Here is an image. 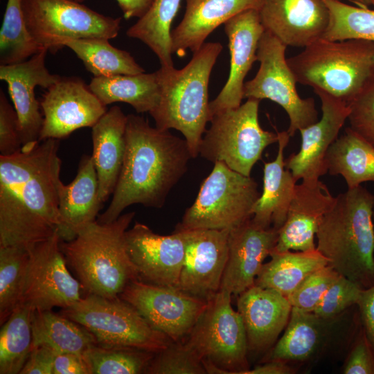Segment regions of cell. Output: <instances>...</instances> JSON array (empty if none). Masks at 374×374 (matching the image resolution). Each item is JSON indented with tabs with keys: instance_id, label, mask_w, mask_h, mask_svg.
Wrapping results in <instances>:
<instances>
[{
	"instance_id": "5b68a950",
	"label": "cell",
	"mask_w": 374,
	"mask_h": 374,
	"mask_svg": "<svg viewBox=\"0 0 374 374\" xmlns=\"http://www.w3.org/2000/svg\"><path fill=\"white\" fill-rule=\"evenodd\" d=\"M134 215V212H129L110 223L93 222L73 240H61L66 263L87 294L116 298L130 283L141 280L125 240L126 231Z\"/></svg>"
},
{
	"instance_id": "ba28073f",
	"label": "cell",
	"mask_w": 374,
	"mask_h": 374,
	"mask_svg": "<svg viewBox=\"0 0 374 374\" xmlns=\"http://www.w3.org/2000/svg\"><path fill=\"white\" fill-rule=\"evenodd\" d=\"M231 294L220 289L184 341L202 359L207 373L244 374L249 369L244 326L231 305Z\"/></svg>"
},
{
	"instance_id": "d590c367",
	"label": "cell",
	"mask_w": 374,
	"mask_h": 374,
	"mask_svg": "<svg viewBox=\"0 0 374 374\" xmlns=\"http://www.w3.org/2000/svg\"><path fill=\"white\" fill-rule=\"evenodd\" d=\"M33 310L19 304L0 331V373H20L33 346Z\"/></svg>"
},
{
	"instance_id": "7a4b0ae2",
	"label": "cell",
	"mask_w": 374,
	"mask_h": 374,
	"mask_svg": "<svg viewBox=\"0 0 374 374\" xmlns=\"http://www.w3.org/2000/svg\"><path fill=\"white\" fill-rule=\"evenodd\" d=\"M125 152L107 209L97 222L110 223L133 204L161 208L193 158L185 139L152 127L143 116L127 115Z\"/></svg>"
},
{
	"instance_id": "3957f363",
	"label": "cell",
	"mask_w": 374,
	"mask_h": 374,
	"mask_svg": "<svg viewBox=\"0 0 374 374\" xmlns=\"http://www.w3.org/2000/svg\"><path fill=\"white\" fill-rule=\"evenodd\" d=\"M374 194L362 185L335 197L318 227L317 249L339 274L366 289L374 284Z\"/></svg>"
},
{
	"instance_id": "603a6c76",
	"label": "cell",
	"mask_w": 374,
	"mask_h": 374,
	"mask_svg": "<svg viewBox=\"0 0 374 374\" xmlns=\"http://www.w3.org/2000/svg\"><path fill=\"white\" fill-rule=\"evenodd\" d=\"M335 200V197L319 179L302 180L296 184L273 250L282 252L315 249L318 227Z\"/></svg>"
},
{
	"instance_id": "60d3db41",
	"label": "cell",
	"mask_w": 374,
	"mask_h": 374,
	"mask_svg": "<svg viewBox=\"0 0 374 374\" xmlns=\"http://www.w3.org/2000/svg\"><path fill=\"white\" fill-rule=\"evenodd\" d=\"M146 373L206 374L201 357L185 341L172 342L157 352Z\"/></svg>"
},
{
	"instance_id": "f6af8a7d",
	"label": "cell",
	"mask_w": 374,
	"mask_h": 374,
	"mask_svg": "<svg viewBox=\"0 0 374 374\" xmlns=\"http://www.w3.org/2000/svg\"><path fill=\"white\" fill-rule=\"evenodd\" d=\"M22 148L18 116L4 92L0 91V156L11 155Z\"/></svg>"
},
{
	"instance_id": "b9f144b4",
	"label": "cell",
	"mask_w": 374,
	"mask_h": 374,
	"mask_svg": "<svg viewBox=\"0 0 374 374\" xmlns=\"http://www.w3.org/2000/svg\"><path fill=\"white\" fill-rule=\"evenodd\" d=\"M339 275L328 265L309 275L287 298L292 308L313 312Z\"/></svg>"
},
{
	"instance_id": "8992f818",
	"label": "cell",
	"mask_w": 374,
	"mask_h": 374,
	"mask_svg": "<svg viewBox=\"0 0 374 374\" xmlns=\"http://www.w3.org/2000/svg\"><path fill=\"white\" fill-rule=\"evenodd\" d=\"M287 61L298 83L348 104L374 75V43L319 38Z\"/></svg>"
},
{
	"instance_id": "7bdbcfd3",
	"label": "cell",
	"mask_w": 374,
	"mask_h": 374,
	"mask_svg": "<svg viewBox=\"0 0 374 374\" xmlns=\"http://www.w3.org/2000/svg\"><path fill=\"white\" fill-rule=\"evenodd\" d=\"M362 290L357 283L339 275L313 312L322 319L331 320L348 308L357 304Z\"/></svg>"
},
{
	"instance_id": "8fae6325",
	"label": "cell",
	"mask_w": 374,
	"mask_h": 374,
	"mask_svg": "<svg viewBox=\"0 0 374 374\" xmlns=\"http://www.w3.org/2000/svg\"><path fill=\"white\" fill-rule=\"evenodd\" d=\"M23 15L33 38L43 49L55 52L66 39H113L121 18L97 12L73 0H21Z\"/></svg>"
},
{
	"instance_id": "9f6ffc18",
	"label": "cell",
	"mask_w": 374,
	"mask_h": 374,
	"mask_svg": "<svg viewBox=\"0 0 374 374\" xmlns=\"http://www.w3.org/2000/svg\"><path fill=\"white\" fill-rule=\"evenodd\" d=\"M373 224H374V208H373Z\"/></svg>"
},
{
	"instance_id": "5bb4252c",
	"label": "cell",
	"mask_w": 374,
	"mask_h": 374,
	"mask_svg": "<svg viewBox=\"0 0 374 374\" xmlns=\"http://www.w3.org/2000/svg\"><path fill=\"white\" fill-rule=\"evenodd\" d=\"M119 297L175 342L186 339L207 304V300L175 286L158 285L141 280L130 283Z\"/></svg>"
},
{
	"instance_id": "f35d334b",
	"label": "cell",
	"mask_w": 374,
	"mask_h": 374,
	"mask_svg": "<svg viewBox=\"0 0 374 374\" xmlns=\"http://www.w3.org/2000/svg\"><path fill=\"white\" fill-rule=\"evenodd\" d=\"M29 256L26 248L0 247L1 325L19 304Z\"/></svg>"
},
{
	"instance_id": "c3c4849f",
	"label": "cell",
	"mask_w": 374,
	"mask_h": 374,
	"mask_svg": "<svg viewBox=\"0 0 374 374\" xmlns=\"http://www.w3.org/2000/svg\"><path fill=\"white\" fill-rule=\"evenodd\" d=\"M57 353L51 348L40 345L32 348L20 374H53Z\"/></svg>"
},
{
	"instance_id": "f907efd6",
	"label": "cell",
	"mask_w": 374,
	"mask_h": 374,
	"mask_svg": "<svg viewBox=\"0 0 374 374\" xmlns=\"http://www.w3.org/2000/svg\"><path fill=\"white\" fill-rule=\"evenodd\" d=\"M125 19L143 17L150 8L154 0H116Z\"/></svg>"
},
{
	"instance_id": "816d5d0a",
	"label": "cell",
	"mask_w": 374,
	"mask_h": 374,
	"mask_svg": "<svg viewBox=\"0 0 374 374\" xmlns=\"http://www.w3.org/2000/svg\"><path fill=\"white\" fill-rule=\"evenodd\" d=\"M294 370L287 362L280 360H269L263 364L249 369L244 374H292Z\"/></svg>"
},
{
	"instance_id": "52a82bcc",
	"label": "cell",
	"mask_w": 374,
	"mask_h": 374,
	"mask_svg": "<svg viewBox=\"0 0 374 374\" xmlns=\"http://www.w3.org/2000/svg\"><path fill=\"white\" fill-rule=\"evenodd\" d=\"M60 314L80 324L104 348H133L157 353L174 342L154 328L132 305L121 299L82 296Z\"/></svg>"
},
{
	"instance_id": "ee69618b",
	"label": "cell",
	"mask_w": 374,
	"mask_h": 374,
	"mask_svg": "<svg viewBox=\"0 0 374 374\" xmlns=\"http://www.w3.org/2000/svg\"><path fill=\"white\" fill-rule=\"evenodd\" d=\"M348 105L349 127L374 145V75Z\"/></svg>"
},
{
	"instance_id": "e575fe53",
	"label": "cell",
	"mask_w": 374,
	"mask_h": 374,
	"mask_svg": "<svg viewBox=\"0 0 374 374\" xmlns=\"http://www.w3.org/2000/svg\"><path fill=\"white\" fill-rule=\"evenodd\" d=\"M181 0H154L149 10L130 27L126 34L147 45L161 66H172L171 25Z\"/></svg>"
},
{
	"instance_id": "2e32d148",
	"label": "cell",
	"mask_w": 374,
	"mask_h": 374,
	"mask_svg": "<svg viewBox=\"0 0 374 374\" xmlns=\"http://www.w3.org/2000/svg\"><path fill=\"white\" fill-rule=\"evenodd\" d=\"M130 258L141 280L163 286H176L183 265L187 231L171 235L155 233L147 225L136 222L125 233Z\"/></svg>"
},
{
	"instance_id": "d6a6232c",
	"label": "cell",
	"mask_w": 374,
	"mask_h": 374,
	"mask_svg": "<svg viewBox=\"0 0 374 374\" xmlns=\"http://www.w3.org/2000/svg\"><path fill=\"white\" fill-rule=\"evenodd\" d=\"M33 347L44 345L58 353H84L98 345L95 337L80 324L51 310L34 311Z\"/></svg>"
},
{
	"instance_id": "e0dca14e",
	"label": "cell",
	"mask_w": 374,
	"mask_h": 374,
	"mask_svg": "<svg viewBox=\"0 0 374 374\" xmlns=\"http://www.w3.org/2000/svg\"><path fill=\"white\" fill-rule=\"evenodd\" d=\"M229 230L187 231L183 265L176 287L208 300L217 292L228 259Z\"/></svg>"
},
{
	"instance_id": "7402d4cb",
	"label": "cell",
	"mask_w": 374,
	"mask_h": 374,
	"mask_svg": "<svg viewBox=\"0 0 374 374\" xmlns=\"http://www.w3.org/2000/svg\"><path fill=\"white\" fill-rule=\"evenodd\" d=\"M278 230L265 229L251 218L229 231L228 259L220 289L238 296L255 284L264 260L278 240Z\"/></svg>"
},
{
	"instance_id": "bcb514c9",
	"label": "cell",
	"mask_w": 374,
	"mask_h": 374,
	"mask_svg": "<svg viewBox=\"0 0 374 374\" xmlns=\"http://www.w3.org/2000/svg\"><path fill=\"white\" fill-rule=\"evenodd\" d=\"M374 353L366 335L360 337L345 362V374H374Z\"/></svg>"
},
{
	"instance_id": "cb8c5ba5",
	"label": "cell",
	"mask_w": 374,
	"mask_h": 374,
	"mask_svg": "<svg viewBox=\"0 0 374 374\" xmlns=\"http://www.w3.org/2000/svg\"><path fill=\"white\" fill-rule=\"evenodd\" d=\"M237 308L249 350L260 352L277 341L288 323L292 306L280 292L253 285L238 295Z\"/></svg>"
},
{
	"instance_id": "484cf974",
	"label": "cell",
	"mask_w": 374,
	"mask_h": 374,
	"mask_svg": "<svg viewBox=\"0 0 374 374\" xmlns=\"http://www.w3.org/2000/svg\"><path fill=\"white\" fill-rule=\"evenodd\" d=\"M103 204L92 157L84 154L80 159L73 180L69 184L62 183L59 186L57 233L61 240H73L83 227L96 221Z\"/></svg>"
},
{
	"instance_id": "30bf717a",
	"label": "cell",
	"mask_w": 374,
	"mask_h": 374,
	"mask_svg": "<svg viewBox=\"0 0 374 374\" xmlns=\"http://www.w3.org/2000/svg\"><path fill=\"white\" fill-rule=\"evenodd\" d=\"M260 100L248 98L238 107L214 115L202 137L199 154L215 163L250 177L253 167L269 145L278 142V134L263 130L258 120Z\"/></svg>"
},
{
	"instance_id": "9c48e42d",
	"label": "cell",
	"mask_w": 374,
	"mask_h": 374,
	"mask_svg": "<svg viewBox=\"0 0 374 374\" xmlns=\"http://www.w3.org/2000/svg\"><path fill=\"white\" fill-rule=\"evenodd\" d=\"M260 195L258 184L251 176L216 161L175 230L230 231L252 217L253 207Z\"/></svg>"
},
{
	"instance_id": "f1b7e54d",
	"label": "cell",
	"mask_w": 374,
	"mask_h": 374,
	"mask_svg": "<svg viewBox=\"0 0 374 374\" xmlns=\"http://www.w3.org/2000/svg\"><path fill=\"white\" fill-rule=\"evenodd\" d=\"M264 263L256 285L273 289L287 297L312 273L328 265V259L316 248L309 251H272Z\"/></svg>"
},
{
	"instance_id": "4fadbf2b",
	"label": "cell",
	"mask_w": 374,
	"mask_h": 374,
	"mask_svg": "<svg viewBox=\"0 0 374 374\" xmlns=\"http://www.w3.org/2000/svg\"><path fill=\"white\" fill-rule=\"evenodd\" d=\"M60 242L56 231L29 249L19 304L33 311L52 310L69 307L82 297L83 287L69 272Z\"/></svg>"
},
{
	"instance_id": "ffe728a7",
	"label": "cell",
	"mask_w": 374,
	"mask_h": 374,
	"mask_svg": "<svg viewBox=\"0 0 374 374\" xmlns=\"http://www.w3.org/2000/svg\"><path fill=\"white\" fill-rule=\"evenodd\" d=\"M48 51L43 49L28 60L15 64L0 65V79L7 83L16 110L22 146L39 141L44 118L35 89H48L61 77L51 73L45 66Z\"/></svg>"
},
{
	"instance_id": "7c38bea8",
	"label": "cell",
	"mask_w": 374,
	"mask_h": 374,
	"mask_svg": "<svg viewBox=\"0 0 374 374\" xmlns=\"http://www.w3.org/2000/svg\"><path fill=\"white\" fill-rule=\"evenodd\" d=\"M287 47L269 33H263L257 50L260 66L255 77L244 82V98L268 99L279 105L289 117L287 132L292 137L317 122L319 113L312 98H302L297 92V82L285 57Z\"/></svg>"
},
{
	"instance_id": "74e56055",
	"label": "cell",
	"mask_w": 374,
	"mask_h": 374,
	"mask_svg": "<svg viewBox=\"0 0 374 374\" xmlns=\"http://www.w3.org/2000/svg\"><path fill=\"white\" fill-rule=\"evenodd\" d=\"M330 19L321 38L327 40L362 39L374 43V10L353 6L339 0H323Z\"/></svg>"
},
{
	"instance_id": "8d00e7d4",
	"label": "cell",
	"mask_w": 374,
	"mask_h": 374,
	"mask_svg": "<svg viewBox=\"0 0 374 374\" xmlns=\"http://www.w3.org/2000/svg\"><path fill=\"white\" fill-rule=\"evenodd\" d=\"M42 50L26 26L21 0H8L0 30V65L24 62Z\"/></svg>"
},
{
	"instance_id": "44dd1931",
	"label": "cell",
	"mask_w": 374,
	"mask_h": 374,
	"mask_svg": "<svg viewBox=\"0 0 374 374\" xmlns=\"http://www.w3.org/2000/svg\"><path fill=\"white\" fill-rule=\"evenodd\" d=\"M258 13L265 31L293 47L321 38L330 19L323 0H263Z\"/></svg>"
},
{
	"instance_id": "ac0fdd59",
	"label": "cell",
	"mask_w": 374,
	"mask_h": 374,
	"mask_svg": "<svg viewBox=\"0 0 374 374\" xmlns=\"http://www.w3.org/2000/svg\"><path fill=\"white\" fill-rule=\"evenodd\" d=\"M321 103V117L314 123L299 130V151L285 160V167L298 181L319 179L328 172L326 157L330 145L348 120V105L319 89H313Z\"/></svg>"
},
{
	"instance_id": "277c9868",
	"label": "cell",
	"mask_w": 374,
	"mask_h": 374,
	"mask_svg": "<svg viewBox=\"0 0 374 374\" xmlns=\"http://www.w3.org/2000/svg\"><path fill=\"white\" fill-rule=\"evenodd\" d=\"M222 50L220 43L206 42L182 69L161 66L156 71L160 96L149 114L157 128L175 129L183 134L193 158L199 155L206 123L211 121L209 78Z\"/></svg>"
},
{
	"instance_id": "11a10c76",
	"label": "cell",
	"mask_w": 374,
	"mask_h": 374,
	"mask_svg": "<svg viewBox=\"0 0 374 374\" xmlns=\"http://www.w3.org/2000/svg\"><path fill=\"white\" fill-rule=\"evenodd\" d=\"M371 5L374 7V0H371Z\"/></svg>"
},
{
	"instance_id": "d4e9b609",
	"label": "cell",
	"mask_w": 374,
	"mask_h": 374,
	"mask_svg": "<svg viewBox=\"0 0 374 374\" xmlns=\"http://www.w3.org/2000/svg\"><path fill=\"white\" fill-rule=\"evenodd\" d=\"M263 0H186L182 20L171 30L172 53L179 57L197 51L219 26L239 13L259 10Z\"/></svg>"
},
{
	"instance_id": "ab89813d",
	"label": "cell",
	"mask_w": 374,
	"mask_h": 374,
	"mask_svg": "<svg viewBox=\"0 0 374 374\" xmlns=\"http://www.w3.org/2000/svg\"><path fill=\"white\" fill-rule=\"evenodd\" d=\"M157 353L133 348L91 346L86 355L92 374L146 373Z\"/></svg>"
},
{
	"instance_id": "1f68e13d",
	"label": "cell",
	"mask_w": 374,
	"mask_h": 374,
	"mask_svg": "<svg viewBox=\"0 0 374 374\" xmlns=\"http://www.w3.org/2000/svg\"><path fill=\"white\" fill-rule=\"evenodd\" d=\"M327 320L292 308L284 333L274 345L267 361L299 362L311 357L323 340Z\"/></svg>"
},
{
	"instance_id": "83f0119b",
	"label": "cell",
	"mask_w": 374,
	"mask_h": 374,
	"mask_svg": "<svg viewBox=\"0 0 374 374\" xmlns=\"http://www.w3.org/2000/svg\"><path fill=\"white\" fill-rule=\"evenodd\" d=\"M276 132L277 155L274 161L264 162L262 191L253 207L251 220L262 228L278 231L286 220L297 181L286 168L284 159L290 136L287 131Z\"/></svg>"
},
{
	"instance_id": "d6986e66",
	"label": "cell",
	"mask_w": 374,
	"mask_h": 374,
	"mask_svg": "<svg viewBox=\"0 0 374 374\" xmlns=\"http://www.w3.org/2000/svg\"><path fill=\"white\" fill-rule=\"evenodd\" d=\"M229 39V78L217 97L209 102L211 120L223 111L238 107L244 98V78L257 61V50L265 32L258 10L243 11L224 24Z\"/></svg>"
},
{
	"instance_id": "681fc988",
	"label": "cell",
	"mask_w": 374,
	"mask_h": 374,
	"mask_svg": "<svg viewBox=\"0 0 374 374\" xmlns=\"http://www.w3.org/2000/svg\"><path fill=\"white\" fill-rule=\"evenodd\" d=\"M357 305L361 313L366 335L374 351V284L362 290Z\"/></svg>"
},
{
	"instance_id": "9a60e30c",
	"label": "cell",
	"mask_w": 374,
	"mask_h": 374,
	"mask_svg": "<svg viewBox=\"0 0 374 374\" xmlns=\"http://www.w3.org/2000/svg\"><path fill=\"white\" fill-rule=\"evenodd\" d=\"M43 125L39 141L61 139L82 127H92L107 108L78 78H62L47 89L40 102Z\"/></svg>"
},
{
	"instance_id": "f546056e",
	"label": "cell",
	"mask_w": 374,
	"mask_h": 374,
	"mask_svg": "<svg viewBox=\"0 0 374 374\" xmlns=\"http://www.w3.org/2000/svg\"><path fill=\"white\" fill-rule=\"evenodd\" d=\"M89 87L105 106L130 105L137 113H150L157 105L160 88L157 72L111 77H93Z\"/></svg>"
},
{
	"instance_id": "4316f807",
	"label": "cell",
	"mask_w": 374,
	"mask_h": 374,
	"mask_svg": "<svg viewBox=\"0 0 374 374\" xmlns=\"http://www.w3.org/2000/svg\"><path fill=\"white\" fill-rule=\"evenodd\" d=\"M127 115L117 105L112 107L91 127L92 159L99 197L106 202L116 188L125 152Z\"/></svg>"
},
{
	"instance_id": "db71d44e",
	"label": "cell",
	"mask_w": 374,
	"mask_h": 374,
	"mask_svg": "<svg viewBox=\"0 0 374 374\" xmlns=\"http://www.w3.org/2000/svg\"><path fill=\"white\" fill-rule=\"evenodd\" d=\"M73 1H78V2H80V3H82V2H83L84 0H73Z\"/></svg>"
},
{
	"instance_id": "4dcf8cb0",
	"label": "cell",
	"mask_w": 374,
	"mask_h": 374,
	"mask_svg": "<svg viewBox=\"0 0 374 374\" xmlns=\"http://www.w3.org/2000/svg\"><path fill=\"white\" fill-rule=\"evenodd\" d=\"M326 164L330 175L344 179L348 188L374 182V145L348 127L329 148Z\"/></svg>"
},
{
	"instance_id": "7dc6e473",
	"label": "cell",
	"mask_w": 374,
	"mask_h": 374,
	"mask_svg": "<svg viewBox=\"0 0 374 374\" xmlns=\"http://www.w3.org/2000/svg\"><path fill=\"white\" fill-rule=\"evenodd\" d=\"M53 374H92L91 366L86 352L56 353Z\"/></svg>"
},
{
	"instance_id": "6da1fadb",
	"label": "cell",
	"mask_w": 374,
	"mask_h": 374,
	"mask_svg": "<svg viewBox=\"0 0 374 374\" xmlns=\"http://www.w3.org/2000/svg\"><path fill=\"white\" fill-rule=\"evenodd\" d=\"M58 150L49 139L0 156V247L30 249L57 231Z\"/></svg>"
},
{
	"instance_id": "f5cc1de1",
	"label": "cell",
	"mask_w": 374,
	"mask_h": 374,
	"mask_svg": "<svg viewBox=\"0 0 374 374\" xmlns=\"http://www.w3.org/2000/svg\"><path fill=\"white\" fill-rule=\"evenodd\" d=\"M350 1L355 4H356L359 7L362 8H368L370 6H371V0H348Z\"/></svg>"
},
{
	"instance_id": "836d02e7",
	"label": "cell",
	"mask_w": 374,
	"mask_h": 374,
	"mask_svg": "<svg viewBox=\"0 0 374 374\" xmlns=\"http://www.w3.org/2000/svg\"><path fill=\"white\" fill-rule=\"evenodd\" d=\"M62 46L71 49L94 77L145 72L129 52L113 46L107 39H66Z\"/></svg>"
}]
</instances>
